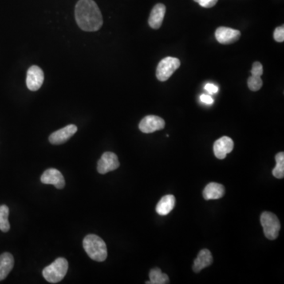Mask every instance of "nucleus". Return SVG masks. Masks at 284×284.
<instances>
[{"label": "nucleus", "mask_w": 284, "mask_h": 284, "mask_svg": "<svg viewBox=\"0 0 284 284\" xmlns=\"http://www.w3.org/2000/svg\"><path fill=\"white\" fill-rule=\"evenodd\" d=\"M225 194L224 186L219 183H211L206 186L203 197L206 200H216L223 198Z\"/></svg>", "instance_id": "nucleus-16"}, {"label": "nucleus", "mask_w": 284, "mask_h": 284, "mask_svg": "<svg viewBox=\"0 0 284 284\" xmlns=\"http://www.w3.org/2000/svg\"><path fill=\"white\" fill-rule=\"evenodd\" d=\"M275 41L277 42H284V25L277 27L274 31Z\"/></svg>", "instance_id": "nucleus-23"}, {"label": "nucleus", "mask_w": 284, "mask_h": 284, "mask_svg": "<svg viewBox=\"0 0 284 284\" xmlns=\"http://www.w3.org/2000/svg\"><path fill=\"white\" fill-rule=\"evenodd\" d=\"M75 19L80 29L86 32H96L104 21L101 12L93 0H79L75 6Z\"/></svg>", "instance_id": "nucleus-1"}, {"label": "nucleus", "mask_w": 284, "mask_h": 284, "mask_svg": "<svg viewBox=\"0 0 284 284\" xmlns=\"http://www.w3.org/2000/svg\"><path fill=\"white\" fill-rule=\"evenodd\" d=\"M252 75L254 76H259L261 77V75L263 74V66L259 62H255L253 64V68L251 70Z\"/></svg>", "instance_id": "nucleus-22"}, {"label": "nucleus", "mask_w": 284, "mask_h": 284, "mask_svg": "<svg viewBox=\"0 0 284 284\" xmlns=\"http://www.w3.org/2000/svg\"><path fill=\"white\" fill-rule=\"evenodd\" d=\"M180 60L177 58L166 57L159 62L156 68V77L160 81H165L171 77L180 67Z\"/></svg>", "instance_id": "nucleus-5"}, {"label": "nucleus", "mask_w": 284, "mask_h": 284, "mask_svg": "<svg viewBox=\"0 0 284 284\" xmlns=\"http://www.w3.org/2000/svg\"><path fill=\"white\" fill-rule=\"evenodd\" d=\"M68 270V261L64 257H59L50 265L44 268L43 277L48 282L56 284L65 277Z\"/></svg>", "instance_id": "nucleus-3"}, {"label": "nucleus", "mask_w": 284, "mask_h": 284, "mask_svg": "<svg viewBox=\"0 0 284 284\" xmlns=\"http://www.w3.org/2000/svg\"><path fill=\"white\" fill-rule=\"evenodd\" d=\"M262 85H263V81L259 76L252 75L251 77L248 79V87L251 91L256 92V91L260 90Z\"/></svg>", "instance_id": "nucleus-21"}, {"label": "nucleus", "mask_w": 284, "mask_h": 284, "mask_svg": "<svg viewBox=\"0 0 284 284\" xmlns=\"http://www.w3.org/2000/svg\"><path fill=\"white\" fill-rule=\"evenodd\" d=\"M77 131V127L73 124L67 126L56 132L52 133L49 137V142L52 144H61L68 142L71 137Z\"/></svg>", "instance_id": "nucleus-11"}, {"label": "nucleus", "mask_w": 284, "mask_h": 284, "mask_svg": "<svg viewBox=\"0 0 284 284\" xmlns=\"http://www.w3.org/2000/svg\"><path fill=\"white\" fill-rule=\"evenodd\" d=\"M165 127V121L156 115H147L139 123V129L142 133L151 134L161 131Z\"/></svg>", "instance_id": "nucleus-6"}, {"label": "nucleus", "mask_w": 284, "mask_h": 284, "mask_svg": "<svg viewBox=\"0 0 284 284\" xmlns=\"http://www.w3.org/2000/svg\"><path fill=\"white\" fill-rule=\"evenodd\" d=\"M218 0H198L200 6L205 8H211L215 6Z\"/></svg>", "instance_id": "nucleus-24"}, {"label": "nucleus", "mask_w": 284, "mask_h": 284, "mask_svg": "<svg viewBox=\"0 0 284 284\" xmlns=\"http://www.w3.org/2000/svg\"><path fill=\"white\" fill-rule=\"evenodd\" d=\"M277 165L273 171V176L277 179H283L284 177V153L279 152L276 156Z\"/></svg>", "instance_id": "nucleus-20"}, {"label": "nucleus", "mask_w": 284, "mask_h": 284, "mask_svg": "<svg viewBox=\"0 0 284 284\" xmlns=\"http://www.w3.org/2000/svg\"><path fill=\"white\" fill-rule=\"evenodd\" d=\"M83 247L88 257L93 261L102 262L108 257V250L104 241L96 234H88L83 240Z\"/></svg>", "instance_id": "nucleus-2"}, {"label": "nucleus", "mask_w": 284, "mask_h": 284, "mask_svg": "<svg viewBox=\"0 0 284 284\" xmlns=\"http://www.w3.org/2000/svg\"><path fill=\"white\" fill-rule=\"evenodd\" d=\"M200 100L202 103L206 104H213L214 100H213L212 96H209V95L202 94V96H200Z\"/></svg>", "instance_id": "nucleus-26"}, {"label": "nucleus", "mask_w": 284, "mask_h": 284, "mask_svg": "<svg viewBox=\"0 0 284 284\" xmlns=\"http://www.w3.org/2000/svg\"><path fill=\"white\" fill-rule=\"evenodd\" d=\"M234 148V142L229 137H222L220 139L215 141L213 145V151L215 157L219 159H223L226 158L227 154L232 152Z\"/></svg>", "instance_id": "nucleus-9"}, {"label": "nucleus", "mask_w": 284, "mask_h": 284, "mask_svg": "<svg viewBox=\"0 0 284 284\" xmlns=\"http://www.w3.org/2000/svg\"><path fill=\"white\" fill-rule=\"evenodd\" d=\"M165 13L166 6L162 3L156 4V6L152 8L149 18H148L150 27L154 29H159L163 23Z\"/></svg>", "instance_id": "nucleus-13"}, {"label": "nucleus", "mask_w": 284, "mask_h": 284, "mask_svg": "<svg viewBox=\"0 0 284 284\" xmlns=\"http://www.w3.org/2000/svg\"><path fill=\"white\" fill-rule=\"evenodd\" d=\"M175 198L174 195L168 194L163 197L156 206V213L160 215H166L169 214L175 208Z\"/></svg>", "instance_id": "nucleus-17"}, {"label": "nucleus", "mask_w": 284, "mask_h": 284, "mask_svg": "<svg viewBox=\"0 0 284 284\" xmlns=\"http://www.w3.org/2000/svg\"><path fill=\"white\" fill-rule=\"evenodd\" d=\"M119 167L118 156L113 152H106L102 155L97 163V171L104 175L110 171H115Z\"/></svg>", "instance_id": "nucleus-8"}, {"label": "nucleus", "mask_w": 284, "mask_h": 284, "mask_svg": "<svg viewBox=\"0 0 284 284\" xmlns=\"http://www.w3.org/2000/svg\"><path fill=\"white\" fill-rule=\"evenodd\" d=\"M213 258L211 252L207 249L201 250L196 259L194 260L193 270L195 273H200L202 269L209 267L213 264Z\"/></svg>", "instance_id": "nucleus-14"}, {"label": "nucleus", "mask_w": 284, "mask_h": 284, "mask_svg": "<svg viewBox=\"0 0 284 284\" xmlns=\"http://www.w3.org/2000/svg\"><path fill=\"white\" fill-rule=\"evenodd\" d=\"M205 89H206L208 92L211 93V94L216 93V92L219 91L218 86L214 85V84H212V83H208V84H206V86H205Z\"/></svg>", "instance_id": "nucleus-25"}, {"label": "nucleus", "mask_w": 284, "mask_h": 284, "mask_svg": "<svg viewBox=\"0 0 284 284\" xmlns=\"http://www.w3.org/2000/svg\"><path fill=\"white\" fill-rule=\"evenodd\" d=\"M261 223L268 239L275 240L278 238L281 226L277 215L270 212H265L261 214Z\"/></svg>", "instance_id": "nucleus-4"}, {"label": "nucleus", "mask_w": 284, "mask_h": 284, "mask_svg": "<svg viewBox=\"0 0 284 284\" xmlns=\"http://www.w3.org/2000/svg\"><path fill=\"white\" fill-rule=\"evenodd\" d=\"M215 38L222 44H230L236 42L241 37L240 31L228 27H219L215 31Z\"/></svg>", "instance_id": "nucleus-10"}, {"label": "nucleus", "mask_w": 284, "mask_h": 284, "mask_svg": "<svg viewBox=\"0 0 284 284\" xmlns=\"http://www.w3.org/2000/svg\"><path fill=\"white\" fill-rule=\"evenodd\" d=\"M10 210L5 205L0 206V230L2 232H7L10 229V223L8 220Z\"/></svg>", "instance_id": "nucleus-19"}, {"label": "nucleus", "mask_w": 284, "mask_h": 284, "mask_svg": "<svg viewBox=\"0 0 284 284\" xmlns=\"http://www.w3.org/2000/svg\"><path fill=\"white\" fill-rule=\"evenodd\" d=\"M41 183L44 184H51L57 189H63L65 186V179L59 170L50 168L43 173L41 178Z\"/></svg>", "instance_id": "nucleus-12"}, {"label": "nucleus", "mask_w": 284, "mask_h": 284, "mask_svg": "<svg viewBox=\"0 0 284 284\" xmlns=\"http://www.w3.org/2000/svg\"><path fill=\"white\" fill-rule=\"evenodd\" d=\"M194 2H198V0H194Z\"/></svg>", "instance_id": "nucleus-27"}, {"label": "nucleus", "mask_w": 284, "mask_h": 284, "mask_svg": "<svg viewBox=\"0 0 284 284\" xmlns=\"http://www.w3.org/2000/svg\"><path fill=\"white\" fill-rule=\"evenodd\" d=\"M149 278L150 282H146V284H166L169 283V277L165 273H162L161 270L158 268L150 271Z\"/></svg>", "instance_id": "nucleus-18"}, {"label": "nucleus", "mask_w": 284, "mask_h": 284, "mask_svg": "<svg viewBox=\"0 0 284 284\" xmlns=\"http://www.w3.org/2000/svg\"><path fill=\"white\" fill-rule=\"evenodd\" d=\"M14 265V257L10 253H4L0 255V281L7 277Z\"/></svg>", "instance_id": "nucleus-15"}, {"label": "nucleus", "mask_w": 284, "mask_h": 284, "mask_svg": "<svg viewBox=\"0 0 284 284\" xmlns=\"http://www.w3.org/2000/svg\"><path fill=\"white\" fill-rule=\"evenodd\" d=\"M44 74L42 69L37 66H32L27 71L26 85L30 91H37L44 83Z\"/></svg>", "instance_id": "nucleus-7"}]
</instances>
